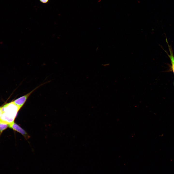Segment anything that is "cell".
Returning a JSON list of instances; mask_svg holds the SVG:
<instances>
[{
	"label": "cell",
	"instance_id": "cell-1",
	"mask_svg": "<svg viewBox=\"0 0 174 174\" xmlns=\"http://www.w3.org/2000/svg\"><path fill=\"white\" fill-rule=\"evenodd\" d=\"M20 109L13 102L5 104L1 107L2 112L0 116V121L8 124L12 123Z\"/></svg>",
	"mask_w": 174,
	"mask_h": 174
},
{
	"label": "cell",
	"instance_id": "cell-2",
	"mask_svg": "<svg viewBox=\"0 0 174 174\" xmlns=\"http://www.w3.org/2000/svg\"><path fill=\"white\" fill-rule=\"evenodd\" d=\"M37 87L30 92L12 101L20 109L24 105L30 95L36 90L41 86Z\"/></svg>",
	"mask_w": 174,
	"mask_h": 174
},
{
	"label": "cell",
	"instance_id": "cell-3",
	"mask_svg": "<svg viewBox=\"0 0 174 174\" xmlns=\"http://www.w3.org/2000/svg\"><path fill=\"white\" fill-rule=\"evenodd\" d=\"M8 127L14 130L21 134L26 139L29 138L30 137L27 132L20 126L14 122L8 124Z\"/></svg>",
	"mask_w": 174,
	"mask_h": 174
},
{
	"label": "cell",
	"instance_id": "cell-4",
	"mask_svg": "<svg viewBox=\"0 0 174 174\" xmlns=\"http://www.w3.org/2000/svg\"><path fill=\"white\" fill-rule=\"evenodd\" d=\"M166 41L168 46L170 53V54H168V56L171 61L172 70H174V56L172 47L169 44L167 39H166Z\"/></svg>",
	"mask_w": 174,
	"mask_h": 174
},
{
	"label": "cell",
	"instance_id": "cell-5",
	"mask_svg": "<svg viewBox=\"0 0 174 174\" xmlns=\"http://www.w3.org/2000/svg\"><path fill=\"white\" fill-rule=\"evenodd\" d=\"M8 127V124L6 123L0 121V132L6 129Z\"/></svg>",
	"mask_w": 174,
	"mask_h": 174
},
{
	"label": "cell",
	"instance_id": "cell-6",
	"mask_svg": "<svg viewBox=\"0 0 174 174\" xmlns=\"http://www.w3.org/2000/svg\"><path fill=\"white\" fill-rule=\"evenodd\" d=\"M40 1L43 3L46 4L49 1V0H39Z\"/></svg>",
	"mask_w": 174,
	"mask_h": 174
},
{
	"label": "cell",
	"instance_id": "cell-7",
	"mask_svg": "<svg viewBox=\"0 0 174 174\" xmlns=\"http://www.w3.org/2000/svg\"><path fill=\"white\" fill-rule=\"evenodd\" d=\"M2 112V110L1 109V107H0V116Z\"/></svg>",
	"mask_w": 174,
	"mask_h": 174
},
{
	"label": "cell",
	"instance_id": "cell-8",
	"mask_svg": "<svg viewBox=\"0 0 174 174\" xmlns=\"http://www.w3.org/2000/svg\"><path fill=\"white\" fill-rule=\"evenodd\" d=\"M174 74V70H172Z\"/></svg>",
	"mask_w": 174,
	"mask_h": 174
},
{
	"label": "cell",
	"instance_id": "cell-9",
	"mask_svg": "<svg viewBox=\"0 0 174 174\" xmlns=\"http://www.w3.org/2000/svg\"></svg>",
	"mask_w": 174,
	"mask_h": 174
}]
</instances>
